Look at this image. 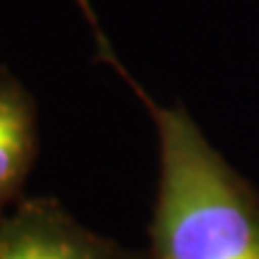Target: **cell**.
I'll list each match as a JSON object with an SVG mask.
<instances>
[{"label": "cell", "mask_w": 259, "mask_h": 259, "mask_svg": "<svg viewBox=\"0 0 259 259\" xmlns=\"http://www.w3.org/2000/svg\"><path fill=\"white\" fill-rule=\"evenodd\" d=\"M99 53L132 87L158 132L161 180L144 259H259V192L209 144L183 106L163 108L125 70L96 27Z\"/></svg>", "instance_id": "cell-1"}, {"label": "cell", "mask_w": 259, "mask_h": 259, "mask_svg": "<svg viewBox=\"0 0 259 259\" xmlns=\"http://www.w3.org/2000/svg\"><path fill=\"white\" fill-rule=\"evenodd\" d=\"M0 259H144L89 231L53 197L0 206Z\"/></svg>", "instance_id": "cell-2"}, {"label": "cell", "mask_w": 259, "mask_h": 259, "mask_svg": "<svg viewBox=\"0 0 259 259\" xmlns=\"http://www.w3.org/2000/svg\"><path fill=\"white\" fill-rule=\"evenodd\" d=\"M36 144L34 99L12 74L0 70V206L22 197Z\"/></svg>", "instance_id": "cell-3"}]
</instances>
